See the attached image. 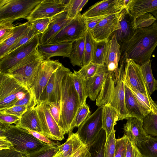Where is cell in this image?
I'll list each match as a JSON object with an SVG mask.
<instances>
[{
	"label": "cell",
	"instance_id": "cell-49",
	"mask_svg": "<svg viewBox=\"0 0 157 157\" xmlns=\"http://www.w3.org/2000/svg\"><path fill=\"white\" fill-rule=\"evenodd\" d=\"M82 0H70L67 5V17L70 19L75 18L78 13V10Z\"/></svg>",
	"mask_w": 157,
	"mask_h": 157
},
{
	"label": "cell",
	"instance_id": "cell-33",
	"mask_svg": "<svg viewBox=\"0 0 157 157\" xmlns=\"http://www.w3.org/2000/svg\"><path fill=\"white\" fill-rule=\"evenodd\" d=\"M150 60L141 66L142 72L145 81L148 92L151 96L157 90V80L154 77Z\"/></svg>",
	"mask_w": 157,
	"mask_h": 157
},
{
	"label": "cell",
	"instance_id": "cell-19",
	"mask_svg": "<svg viewBox=\"0 0 157 157\" xmlns=\"http://www.w3.org/2000/svg\"><path fill=\"white\" fill-rule=\"evenodd\" d=\"M108 72L107 66L105 63L98 65L94 75L85 81L88 96L91 100L96 99Z\"/></svg>",
	"mask_w": 157,
	"mask_h": 157
},
{
	"label": "cell",
	"instance_id": "cell-20",
	"mask_svg": "<svg viewBox=\"0 0 157 157\" xmlns=\"http://www.w3.org/2000/svg\"><path fill=\"white\" fill-rule=\"evenodd\" d=\"M72 19L67 17V10L60 13L51 18L46 30L40 35V44H47L55 36L64 28Z\"/></svg>",
	"mask_w": 157,
	"mask_h": 157
},
{
	"label": "cell",
	"instance_id": "cell-25",
	"mask_svg": "<svg viewBox=\"0 0 157 157\" xmlns=\"http://www.w3.org/2000/svg\"><path fill=\"white\" fill-rule=\"evenodd\" d=\"M22 128H28L43 134L40 120L35 107L28 109L15 124Z\"/></svg>",
	"mask_w": 157,
	"mask_h": 157
},
{
	"label": "cell",
	"instance_id": "cell-40",
	"mask_svg": "<svg viewBox=\"0 0 157 157\" xmlns=\"http://www.w3.org/2000/svg\"><path fill=\"white\" fill-rule=\"evenodd\" d=\"M40 34L32 27L30 24V27L27 32L11 47L6 55L25 44L35 36Z\"/></svg>",
	"mask_w": 157,
	"mask_h": 157
},
{
	"label": "cell",
	"instance_id": "cell-45",
	"mask_svg": "<svg viewBox=\"0 0 157 157\" xmlns=\"http://www.w3.org/2000/svg\"><path fill=\"white\" fill-rule=\"evenodd\" d=\"M51 18H45L38 19L32 21L29 23L35 30L41 34H43L48 29L50 22Z\"/></svg>",
	"mask_w": 157,
	"mask_h": 157
},
{
	"label": "cell",
	"instance_id": "cell-29",
	"mask_svg": "<svg viewBox=\"0 0 157 157\" xmlns=\"http://www.w3.org/2000/svg\"><path fill=\"white\" fill-rule=\"evenodd\" d=\"M85 44V35L73 42L69 58L70 63L73 66H77L81 68L83 67Z\"/></svg>",
	"mask_w": 157,
	"mask_h": 157
},
{
	"label": "cell",
	"instance_id": "cell-6",
	"mask_svg": "<svg viewBox=\"0 0 157 157\" xmlns=\"http://www.w3.org/2000/svg\"><path fill=\"white\" fill-rule=\"evenodd\" d=\"M42 0H0V21L27 18Z\"/></svg>",
	"mask_w": 157,
	"mask_h": 157
},
{
	"label": "cell",
	"instance_id": "cell-51",
	"mask_svg": "<svg viewBox=\"0 0 157 157\" xmlns=\"http://www.w3.org/2000/svg\"><path fill=\"white\" fill-rule=\"evenodd\" d=\"M125 157H142L138 147L128 139L126 144Z\"/></svg>",
	"mask_w": 157,
	"mask_h": 157
},
{
	"label": "cell",
	"instance_id": "cell-35",
	"mask_svg": "<svg viewBox=\"0 0 157 157\" xmlns=\"http://www.w3.org/2000/svg\"><path fill=\"white\" fill-rule=\"evenodd\" d=\"M109 39L95 43L93 58L91 61L96 64H105V59Z\"/></svg>",
	"mask_w": 157,
	"mask_h": 157
},
{
	"label": "cell",
	"instance_id": "cell-31",
	"mask_svg": "<svg viewBox=\"0 0 157 157\" xmlns=\"http://www.w3.org/2000/svg\"><path fill=\"white\" fill-rule=\"evenodd\" d=\"M121 56V47L117 41L115 36L113 35L109 39L107 49L105 63L107 65L113 63L118 66Z\"/></svg>",
	"mask_w": 157,
	"mask_h": 157
},
{
	"label": "cell",
	"instance_id": "cell-17",
	"mask_svg": "<svg viewBox=\"0 0 157 157\" xmlns=\"http://www.w3.org/2000/svg\"><path fill=\"white\" fill-rule=\"evenodd\" d=\"M126 8L125 0H104L98 2L83 13L84 18L109 15L119 12Z\"/></svg>",
	"mask_w": 157,
	"mask_h": 157
},
{
	"label": "cell",
	"instance_id": "cell-9",
	"mask_svg": "<svg viewBox=\"0 0 157 157\" xmlns=\"http://www.w3.org/2000/svg\"><path fill=\"white\" fill-rule=\"evenodd\" d=\"M102 106L98 107L78 127L76 133L82 143L89 146L96 139L102 129Z\"/></svg>",
	"mask_w": 157,
	"mask_h": 157
},
{
	"label": "cell",
	"instance_id": "cell-7",
	"mask_svg": "<svg viewBox=\"0 0 157 157\" xmlns=\"http://www.w3.org/2000/svg\"><path fill=\"white\" fill-rule=\"evenodd\" d=\"M62 64L58 60L45 59L40 65L30 88L36 105L40 103L42 93L52 74Z\"/></svg>",
	"mask_w": 157,
	"mask_h": 157
},
{
	"label": "cell",
	"instance_id": "cell-13",
	"mask_svg": "<svg viewBox=\"0 0 157 157\" xmlns=\"http://www.w3.org/2000/svg\"><path fill=\"white\" fill-rule=\"evenodd\" d=\"M35 108L40 120L43 134L52 140L61 141L63 139L64 135L51 115L47 102H40Z\"/></svg>",
	"mask_w": 157,
	"mask_h": 157
},
{
	"label": "cell",
	"instance_id": "cell-43",
	"mask_svg": "<svg viewBox=\"0 0 157 157\" xmlns=\"http://www.w3.org/2000/svg\"><path fill=\"white\" fill-rule=\"evenodd\" d=\"M15 27L12 23L0 21V44L13 35Z\"/></svg>",
	"mask_w": 157,
	"mask_h": 157
},
{
	"label": "cell",
	"instance_id": "cell-5",
	"mask_svg": "<svg viewBox=\"0 0 157 157\" xmlns=\"http://www.w3.org/2000/svg\"><path fill=\"white\" fill-rule=\"evenodd\" d=\"M30 91L10 75L0 73V111L15 105Z\"/></svg>",
	"mask_w": 157,
	"mask_h": 157
},
{
	"label": "cell",
	"instance_id": "cell-12",
	"mask_svg": "<svg viewBox=\"0 0 157 157\" xmlns=\"http://www.w3.org/2000/svg\"><path fill=\"white\" fill-rule=\"evenodd\" d=\"M70 70L62 65L52 74L41 94L40 103L48 102L60 104L63 79Z\"/></svg>",
	"mask_w": 157,
	"mask_h": 157
},
{
	"label": "cell",
	"instance_id": "cell-18",
	"mask_svg": "<svg viewBox=\"0 0 157 157\" xmlns=\"http://www.w3.org/2000/svg\"><path fill=\"white\" fill-rule=\"evenodd\" d=\"M127 120L124 126V135L138 147L150 135L146 133L143 128V119L130 117Z\"/></svg>",
	"mask_w": 157,
	"mask_h": 157
},
{
	"label": "cell",
	"instance_id": "cell-24",
	"mask_svg": "<svg viewBox=\"0 0 157 157\" xmlns=\"http://www.w3.org/2000/svg\"><path fill=\"white\" fill-rule=\"evenodd\" d=\"M126 9L135 18L157 10V0H130Z\"/></svg>",
	"mask_w": 157,
	"mask_h": 157
},
{
	"label": "cell",
	"instance_id": "cell-10",
	"mask_svg": "<svg viewBox=\"0 0 157 157\" xmlns=\"http://www.w3.org/2000/svg\"><path fill=\"white\" fill-rule=\"evenodd\" d=\"M41 34H38L25 44L0 59V73L7 71L36 50L40 44Z\"/></svg>",
	"mask_w": 157,
	"mask_h": 157
},
{
	"label": "cell",
	"instance_id": "cell-57",
	"mask_svg": "<svg viewBox=\"0 0 157 157\" xmlns=\"http://www.w3.org/2000/svg\"><path fill=\"white\" fill-rule=\"evenodd\" d=\"M24 129L26 130L29 133L32 134L36 138L45 144H54L56 143L51 140L48 137L40 132L31 130L27 128Z\"/></svg>",
	"mask_w": 157,
	"mask_h": 157
},
{
	"label": "cell",
	"instance_id": "cell-2",
	"mask_svg": "<svg viewBox=\"0 0 157 157\" xmlns=\"http://www.w3.org/2000/svg\"><path fill=\"white\" fill-rule=\"evenodd\" d=\"M72 73L70 70L66 73L62 83L60 114L58 125L63 135L67 133L69 135L72 133L71 131V124L81 106L74 86Z\"/></svg>",
	"mask_w": 157,
	"mask_h": 157
},
{
	"label": "cell",
	"instance_id": "cell-39",
	"mask_svg": "<svg viewBox=\"0 0 157 157\" xmlns=\"http://www.w3.org/2000/svg\"><path fill=\"white\" fill-rule=\"evenodd\" d=\"M89 106L85 103L78 109L71 125V131L72 132L74 128L78 127L90 115Z\"/></svg>",
	"mask_w": 157,
	"mask_h": 157
},
{
	"label": "cell",
	"instance_id": "cell-15",
	"mask_svg": "<svg viewBox=\"0 0 157 157\" xmlns=\"http://www.w3.org/2000/svg\"><path fill=\"white\" fill-rule=\"evenodd\" d=\"M69 0H42L26 18L29 22L38 19L52 18L67 10Z\"/></svg>",
	"mask_w": 157,
	"mask_h": 157
},
{
	"label": "cell",
	"instance_id": "cell-34",
	"mask_svg": "<svg viewBox=\"0 0 157 157\" xmlns=\"http://www.w3.org/2000/svg\"><path fill=\"white\" fill-rule=\"evenodd\" d=\"M138 147L142 157H157V137L150 136Z\"/></svg>",
	"mask_w": 157,
	"mask_h": 157
},
{
	"label": "cell",
	"instance_id": "cell-41",
	"mask_svg": "<svg viewBox=\"0 0 157 157\" xmlns=\"http://www.w3.org/2000/svg\"><path fill=\"white\" fill-rule=\"evenodd\" d=\"M98 65L92 62L84 66L78 71H74V73L85 81L88 80L95 74Z\"/></svg>",
	"mask_w": 157,
	"mask_h": 157
},
{
	"label": "cell",
	"instance_id": "cell-53",
	"mask_svg": "<svg viewBox=\"0 0 157 157\" xmlns=\"http://www.w3.org/2000/svg\"><path fill=\"white\" fill-rule=\"evenodd\" d=\"M15 105L25 106L28 109L35 107L36 105L31 91H29L24 98L18 100Z\"/></svg>",
	"mask_w": 157,
	"mask_h": 157
},
{
	"label": "cell",
	"instance_id": "cell-46",
	"mask_svg": "<svg viewBox=\"0 0 157 157\" xmlns=\"http://www.w3.org/2000/svg\"><path fill=\"white\" fill-rule=\"evenodd\" d=\"M74 152L72 145L66 142L60 145L59 150L52 157H72Z\"/></svg>",
	"mask_w": 157,
	"mask_h": 157
},
{
	"label": "cell",
	"instance_id": "cell-56",
	"mask_svg": "<svg viewBox=\"0 0 157 157\" xmlns=\"http://www.w3.org/2000/svg\"><path fill=\"white\" fill-rule=\"evenodd\" d=\"M20 118L12 115L0 113V122L8 125H11L12 124H16Z\"/></svg>",
	"mask_w": 157,
	"mask_h": 157
},
{
	"label": "cell",
	"instance_id": "cell-26",
	"mask_svg": "<svg viewBox=\"0 0 157 157\" xmlns=\"http://www.w3.org/2000/svg\"><path fill=\"white\" fill-rule=\"evenodd\" d=\"M115 76L114 72L108 71L102 88L96 99V105L98 107L109 103L114 88Z\"/></svg>",
	"mask_w": 157,
	"mask_h": 157
},
{
	"label": "cell",
	"instance_id": "cell-22",
	"mask_svg": "<svg viewBox=\"0 0 157 157\" xmlns=\"http://www.w3.org/2000/svg\"><path fill=\"white\" fill-rule=\"evenodd\" d=\"M120 28L113 34L120 45L130 39L134 34L135 29L134 18L126 9L120 23Z\"/></svg>",
	"mask_w": 157,
	"mask_h": 157
},
{
	"label": "cell",
	"instance_id": "cell-42",
	"mask_svg": "<svg viewBox=\"0 0 157 157\" xmlns=\"http://www.w3.org/2000/svg\"><path fill=\"white\" fill-rule=\"evenodd\" d=\"M114 128L106 138L105 144L104 157H114L116 151V139Z\"/></svg>",
	"mask_w": 157,
	"mask_h": 157
},
{
	"label": "cell",
	"instance_id": "cell-48",
	"mask_svg": "<svg viewBox=\"0 0 157 157\" xmlns=\"http://www.w3.org/2000/svg\"><path fill=\"white\" fill-rule=\"evenodd\" d=\"M131 90L140 105L150 112L151 110V101L152 99L151 96L148 97L137 90Z\"/></svg>",
	"mask_w": 157,
	"mask_h": 157
},
{
	"label": "cell",
	"instance_id": "cell-23",
	"mask_svg": "<svg viewBox=\"0 0 157 157\" xmlns=\"http://www.w3.org/2000/svg\"><path fill=\"white\" fill-rule=\"evenodd\" d=\"M124 91L125 106L129 117L143 120L150 112L140 105L132 91L125 84Z\"/></svg>",
	"mask_w": 157,
	"mask_h": 157
},
{
	"label": "cell",
	"instance_id": "cell-32",
	"mask_svg": "<svg viewBox=\"0 0 157 157\" xmlns=\"http://www.w3.org/2000/svg\"><path fill=\"white\" fill-rule=\"evenodd\" d=\"M106 135L102 129L95 140L88 146L91 154L90 157H104Z\"/></svg>",
	"mask_w": 157,
	"mask_h": 157
},
{
	"label": "cell",
	"instance_id": "cell-55",
	"mask_svg": "<svg viewBox=\"0 0 157 157\" xmlns=\"http://www.w3.org/2000/svg\"><path fill=\"white\" fill-rule=\"evenodd\" d=\"M0 157H27L13 147L0 150Z\"/></svg>",
	"mask_w": 157,
	"mask_h": 157
},
{
	"label": "cell",
	"instance_id": "cell-27",
	"mask_svg": "<svg viewBox=\"0 0 157 157\" xmlns=\"http://www.w3.org/2000/svg\"><path fill=\"white\" fill-rule=\"evenodd\" d=\"M118 121V113L114 107L109 103L102 105V128L105 132L106 138L110 134Z\"/></svg>",
	"mask_w": 157,
	"mask_h": 157
},
{
	"label": "cell",
	"instance_id": "cell-44",
	"mask_svg": "<svg viewBox=\"0 0 157 157\" xmlns=\"http://www.w3.org/2000/svg\"><path fill=\"white\" fill-rule=\"evenodd\" d=\"M156 19L151 13H147L134 18L135 29L148 27L152 25Z\"/></svg>",
	"mask_w": 157,
	"mask_h": 157
},
{
	"label": "cell",
	"instance_id": "cell-54",
	"mask_svg": "<svg viewBox=\"0 0 157 157\" xmlns=\"http://www.w3.org/2000/svg\"><path fill=\"white\" fill-rule=\"evenodd\" d=\"M109 15L110 14L85 18L86 21L87 29L90 30H92L102 20Z\"/></svg>",
	"mask_w": 157,
	"mask_h": 157
},
{
	"label": "cell",
	"instance_id": "cell-28",
	"mask_svg": "<svg viewBox=\"0 0 157 157\" xmlns=\"http://www.w3.org/2000/svg\"><path fill=\"white\" fill-rule=\"evenodd\" d=\"M30 27L29 21L19 23L15 26L13 35L0 44V59L6 55L9 49L28 31Z\"/></svg>",
	"mask_w": 157,
	"mask_h": 157
},
{
	"label": "cell",
	"instance_id": "cell-3",
	"mask_svg": "<svg viewBox=\"0 0 157 157\" xmlns=\"http://www.w3.org/2000/svg\"><path fill=\"white\" fill-rule=\"evenodd\" d=\"M2 136L11 143L14 149L26 156L40 149L46 144L36 138L25 129L0 122V136Z\"/></svg>",
	"mask_w": 157,
	"mask_h": 157
},
{
	"label": "cell",
	"instance_id": "cell-8",
	"mask_svg": "<svg viewBox=\"0 0 157 157\" xmlns=\"http://www.w3.org/2000/svg\"><path fill=\"white\" fill-rule=\"evenodd\" d=\"M87 30L85 19L79 13L47 44H52L64 42H74L83 37Z\"/></svg>",
	"mask_w": 157,
	"mask_h": 157
},
{
	"label": "cell",
	"instance_id": "cell-52",
	"mask_svg": "<svg viewBox=\"0 0 157 157\" xmlns=\"http://www.w3.org/2000/svg\"><path fill=\"white\" fill-rule=\"evenodd\" d=\"M49 112L57 124H58L60 114V104L55 102H47Z\"/></svg>",
	"mask_w": 157,
	"mask_h": 157
},
{
	"label": "cell",
	"instance_id": "cell-50",
	"mask_svg": "<svg viewBox=\"0 0 157 157\" xmlns=\"http://www.w3.org/2000/svg\"><path fill=\"white\" fill-rule=\"evenodd\" d=\"M28 109L25 106L14 105L0 111V113L12 115L20 118Z\"/></svg>",
	"mask_w": 157,
	"mask_h": 157
},
{
	"label": "cell",
	"instance_id": "cell-47",
	"mask_svg": "<svg viewBox=\"0 0 157 157\" xmlns=\"http://www.w3.org/2000/svg\"><path fill=\"white\" fill-rule=\"evenodd\" d=\"M128 139V137L124 135L122 137L116 140V151L114 157H125Z\"/></svg>",
	"mask_w": 157,
	"mask_h": 157
},
{
	"label": "cell",
	"instance_id": "cell-11",
	"mask_svg": "<svg viewBox=\"0 0 157 157\" xmlns=\"http://www.w3.org/2000/svg\"><path fill=\"white\" fill-rule=\"evenodd\" d=\"M123 81L130 89L151 96L147 88L141 66L131 59H127L124 62Z\"/></svg>",
	"mask_w": 157,
	"mask_h": 157
},
{
	"label": "cell",
	"instance_id": "cell-16",
	"mask_svg": "<svg viewBox=\"0 0 157 157\" xmlns=\"http://www.w3.org/2000/svg\"><path fill=\"white\" fill-rule=\"evenodd\" d=\"M126 9L118 13L109 15L90 30L95 41L109 40L112 34L120 29V22Z\"/></svg>",
	"mask_w": 157,
	"mask_h": 157
},
{
	"label": "cell",
	"instance_id": "cell-1",
	"mask_svg": "<svg viewBox=\"0 0 157 157\" xmlns=\"http://www.w3.org/2000/svg\"><path fill=\"white\" fill-rule=\"evenodd\" d=\"M120 63L131 59L140 66L151 60L157 46V21L150 26L136 29L128 40L121 44Z\"/></svg>",
	"mask_w": 157,
	"mask_h": 157
},
{
	"label": "cell",
	"instance_id": "cell-59",
	"mask_svg": "<svg viewBox=\"0 0 157 157\" xmlns=\"http://www.w3.org/2000/svg\"><path fill=\"white\" fill-rule=\"evenodd\" d=\"M13 147L11 143L4 136H0V150Z\"/></svg>",
	"mask_w": 157,
	"mask_h": 157
},
{
	"label": "cell",
	"instance_id": "cell-21",
	"mask_svg": "<svg viewBox=\"0 0 157 157\" xmlns=\"http://www.w3.org/2000/svg\"><path fill=\"white\" fill-rule=\"evenodd\" d=\"M74 42H64L55 44H40L37 49L43 55L44 59L61 56L69 58Z\"/></svg>",
	"mask_w": 157,
	"mask_h": 157
},
{
	"label": "cell",
	"instance_id": "cell-14",
	"mask_svg": "<svg viewBox=\"0 0 157 157\" xmlns=\"http://www.w3.org/2000/svg\"><path fill=\"white\" fill-rule=\"evenodd\" d=\"M124 63L123 62L120 63L118 75L115 76V86L109 103L117 110L119 120H127L130 117L125 104L124 84L123 81Z\"/></svg>",
	"mask_w": 157,
	"mask_h": 157
},
{
	"label": "cell",
	"instance_id": "cell-58",
	"mask_svg": "<svg viewBox=\"0 0 157 157\" xmlns=\"http://www.w3.org/2000/svg\"><path fill=\"white\" fill-rule=\"evenodd\" d=\"M88 147L83 143L73 153L72 157H90Z\"/></svg>",
	"mask_w": 157,
	"mask_h": 157
},
{
	"label": "cell",
	"instance_id": "cell-37",
	"mask_svg": "<svg viewBox=\"0 0 157 157\" xmlns=\"http://www.w3.org/2000/svg\"><path fill=\"white\" fill-rule=\"evenodd\" d=\"M72 77L74 86L78 95L80 105L86 103L88 96L85 81L79 76L72 73Z\"/></svg>",
	"mask_w": 157,
	"mask_h": 157
},
{
	"label": "cell",
	"instance_id": "cell-30",
	"mask_svg": "<svg viewBox=\"0 0 157 157\" xmlns=\"http://www.w3.org/2000/svg\"><path fill=\"white\" fill-rule=\"evenodd\" d=\"M151 112L143 120V128L149 135L157 137V101H151Z\"/></svg>",
	"mask_w": 157,
	"mask_h": 157
},
{
	"label": "cell",
	"instance_id": "cell-38",
	"mask_svg": "<svg viewBox=\"0 0 157 157\" xmlns=\"http://www.w3.org/2000/svg\"><path fill=\"white\" fill-rule=\"evenodd\" d=\"M61 145L58 142L54 144H46L40 149L26 156L27 157H52L59 150Z\"/></svg>",
	"mask_w": 157,
	"mask_h": 157
},
{
	"label": "cell",
	"instance_id": "cell-4",
	"mask_svg": "<svg viewBox=\"0 0 157 157\" xmlns=\"http://www.w3.org/2000/svg\"><path fill=\"white\" fill-rule=\"evenodd\" d=\"M44 60L43 55L37 48L6 73L12 76L30 90L38 69Z\"/></svg>",
	"mask_w": 157,
	"mask_h": 157
},
{
	"label": "cell",
	"instance_id": "cell-60",
	"mask_svg": "<svg viewBox=\"0 0 157 157\" xmlns=\"http://www.w3.org/2000/svg\"><path fill=\"white\" fill-rule=\"evenodd\" d=\"M88 0H82V2L80 4L78 10V13H80L81 11L82 10V8L85 6V5L88 2Z\"/></svg>",
	"mask_w": 157,
	"mask_h": 157
},
{
	"label": "cell",
	"instance_id": "cell-36",
	"mask_svg": "<svg viewBox=\"0 0 157 157\" xmlns=\"http://www.w3.org/2000/svg\"><path fill=\"white\" fill-rule=\"evenodd\" d=\"M85 36L84 66L88 64L92 60L96 42L90 31L88 29L85 33Z\"/></svg>",
	"mask_w": 157,
	"mask_h": 157
}]
</instances>
